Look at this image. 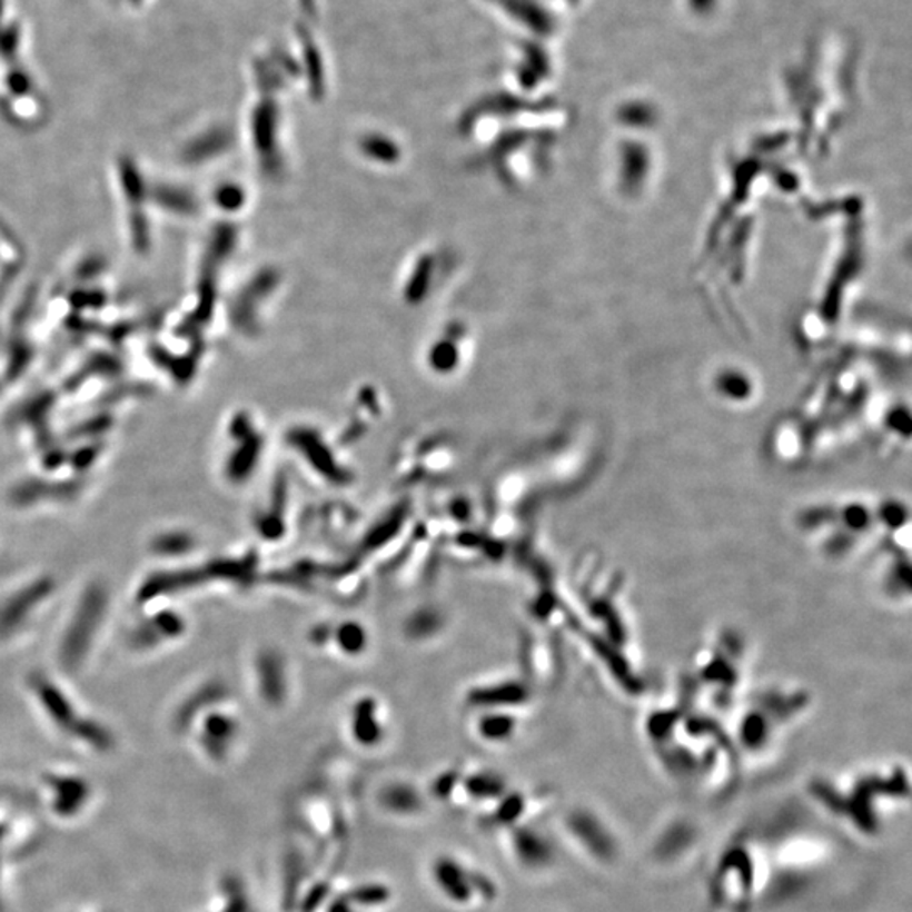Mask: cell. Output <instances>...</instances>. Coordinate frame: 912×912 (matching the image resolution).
Masks as SVG:
<instances>
[{
    "label": "cell",
    "mask_w": 912,
    "mask_h": 912,
    "mask_svg": "<svg viewBox=\"0 0 912 912\" xmlns=\"http://www.w3.org/2000/svg\"><path fill=\"white\" fill-rule=\"evenodd\" d=\"M814 816L859 842L882 839L911 806V781L901 765L820 777L807 787Z\"/></svg>",
    "instance_id": "obj_1"
},
{
    "label": "cell",
    "mask_w": 912,
    "mask_h": 912,
    "mask_svg": "<svg viewBox=\"0 0 912 912\" xmlns=\"http://www.w3.org/2000/svg\"><path fill=\"white\" fill-rule=\"evenodd\" d=\"M757 826L767 855V901H787L803 894L832 862L829 836L804 826V820L774 817Z\"/></svg>",
    "instance_id": "obj_2"
},
{
    "label": "cell",
    "mask_w": 912,
    "mask_h": 912,
    "mask_svg": "<svg viewBox=\"0 0 912 912\" xmlns=\"http://www.w3.org/2000/svg\"><path fill=\"white\" fill-rule=\"evenodd\" d=\"M705 889L713 912H754L767 901V855L757 825L744 826L720 846Z\"/></svg>",
    "instance_id": "obj_3"
},
{
    "label": "cell",
    "mask_w": 912,
    "mask_h": 912,
    "mask_svg": "<svg viewBox=\"0 0 912 912\" xmlns=\"http://www.w3.org/2000/svg\"><path fill=\"white\" fill-rule=\"evenodd\" d=\"M569 835L578 842L588 859L597 865H612L618 856V840L614 830L592 811H576L568 817Z\"/></svg>",
    "instance_id": "obj_4"
},
{
    "label": "cell",
    "mask_w": 912,
    "mask_h": 912,
    "mask_svg": "<svg viewBox=\"0 0 912 912\" xmlns=\"http://www.w3.org/2000/svg\"><path fill=\"white\" fill-rule=\"evenodd\" d=\"M103 605H106L103 592L97 588L90 589L83 604H81L77 621L71 625V631L68 632L67 643H65L63 657L70 666L80 663L81 657H83L85 647H87V643H90L91 635H93L97 624H99Z\"/></svg>",
    "instance_id": "obj_5"
},
{
    "label": "cell",
    "mask_w": 912,
    "mask_h": 912,
    "mask_svg": "<svg viewBox=\"0 0 912 912\" xmlns=\"http://www.w3.org/2000/svg\"><path fill=\"white\" fill-rule=\"evenodd\" d=\"M50 583H39V585L31 586L26 592L19 593L18 597L0 612V632L8 634L12 627L19 624L26 617V612L38 604L39 598L44 597L46 593L50 592Z\"/></svg>",
    "instance_id": "obj_6"
},
{
    "label": "cell",
    "mask_w": 912,
    "mask_h": 912,
    "mask_svg": "<svg viewBox=\"0 0 912 912\" xmlns=\"http://www.w3.org/2000/svg\"><path fill=\"white\" fill-rule=\"evenodd\" d=\"M156 547H158V552L166 553V555H169V553L182 552V547H185V541H182L181 537L178 536H165L161 537V539H158V543H156Z\"/></svg>",
    "instance_id": "obj_7"
},
{
    "label": "cell",
    "mask_w": 912,
    "mask_h": 912,
    "mask_svg": "<svg viewBox=\"0 0 912 912\" xmlns=\"http://www.w3.org/2000/svg\"><path fill=\"white\" fill-rule=\"evenodd\" d=\"M18 32H16V29H11V31H9L8 34L2 36V38H0V50H2V53L4 54H12L16 51V46H18Z\"/></svg>",
    "instance_id": "obj_8"
},
{
    "label": "cell",
    "mask_w": 912,
    "mask_h": 912,
    "mask_svg": "<svg viewBox=\"0 0 912 912\" xmlns=\"http://www.w3.org/2000/svg\"><path fill=\"white\" fill-rule=\"evenodd\" d=\"M2 8H4V0H0V18H2Z\"/></svg>",
    "instance_id": "obj_9"
}]
</instances>
